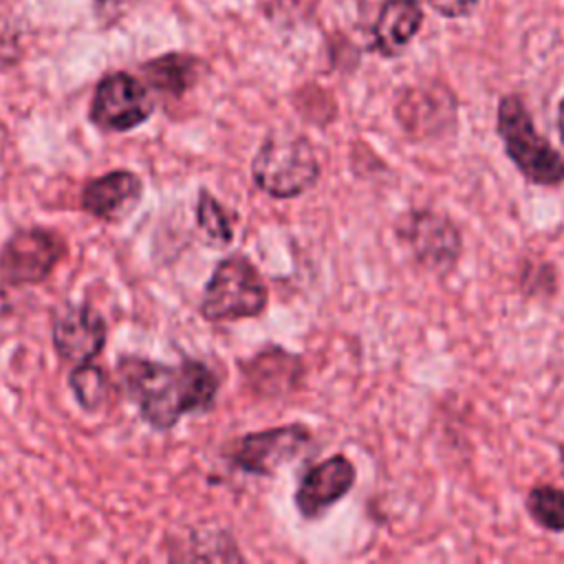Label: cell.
<instances>
[{"label": "cell", "instance_id": "obj_1", "mask_svg": "<svg viewBox=\"0 0 564 564\" xmlns=\"http://www.w3.org/2000/svg\"><path fill=\"white\" fill-rule=\"evenodd\" d=\"M117 372L141 416L159 430L174 427L183 414L209 408L218 392L216 375L194 359L165 366L141 357H123Z\"/></svg>", "mask_w": 564, "mask_h": 564}, {"label": "cell", "instance_id": "obj_2", "mask_svg": "<svg viewBox=\"0 0 564 564\" xmlns=\"http://www.w3.org/2000/svg\"><path fill=\"white\" fill-rule=\"evenodd\" d=\"M498 134L513 165L535 185L564 183V156L535 130L533 119L518 95H505L498 104Z\"/></svg>", "mask_w": 564, "mask_h": 564}, {"label": "cell", "instance_id": "obj_3", "mask_svg": "<svg viewBox=\"0 0 564 564\" xmlns=\"http://www.w3.org/2000/svg\"><path fill=\"white\" fill-rule=\"evenodd\" d=\"M251 176L269 196L295 198L315 185L319 163L304 137L271 134L253 156Z\"/></svg>", "mask_w": 564, "mask_h": 564}, {"label": "cell", "instance_id": "obj_4", "mask_svg": "<svg viewBox=\"0 0 564 564\" xmlns=\"http://www.w3.org/2000/svg\"><path fill=\"white\" fill-rule=\"evenodd\" d=\"M267 306V286L256 267L242 256H229L214 269L200 302L209 322L256 317Z\"/></svg>", "mask_w": 564, "mask_h": 564}, {"label": "cell", "instance_id": "obj_5", "mask_svg": "<svg viewBox=\"0 0 564 564\" xmlns=\"http://www.w3.org/2000/svg\"><path fill=\"white\" fill-rule=\"evenodd\" d=\"M154 110L148 88L130 73L106 75L93 95L90 119L112 132H126L143 123Z\"/></svg>", "mask_w": 564, "mask_h": 564}, {"label": "cell", "instance_id": "obj_6", "mask_svg": "<svg viewBox=\"0 0 564 564\" xmlns=\"http://www.w3.org/2000/svg\"><path fill=\"white\" fill-rule=\"evenodd\" d=\"M64 240L48 229H22L13 234L0 253V273L7 284H37L59 262Z\"/></svg>", "mask_w": 564, "mask_h": 564}, {"label": "cell", "instance_id": "obj_7", "mask_svg": "<svg viewBox=\"0 0 564 564\" xmlns=\"http://www.w3.org/2000/svg\"><path fill=\"white\" fill-rule=\"evenodd\" d=\"M311 443V432L295 423L242 436L231 449V463L249 474L269 476L293 460Z\"/></svg>", "mask_w": 564, "mask_h": 564}, {"label": "cell", "instance_id": "obj_8", "mask_svg": "<svg viewBox=\"0 0 564 564\" xmlns=\"http://www.w3.org/2000/svg\"><path fill=\"white\" fill-rule=\"evenodd\" d=\"M399 234L414 251L419 264L434 273L449 271L460 256V234L447 216L427 209L412 212Z\"/></svg>", "mask_w": 564, "mask_h": 564}, {"label": "cell", "instance_id": "obj_9", "mask_svg": "<svg viewBox=\"0 0 564 564\" xmlns=\"http://www.w3.org/2000/svg\"><path fill=\"white\" fill-rule=\"evenodd\" d=\"M355 485L352 463L337 454L313 465L300 480L295 505L304 518H317L330 505L341 500Z\"/></svg>", "mask_w": 564, "mask_h": 564}, {"label": "cell", "instance_id": "obj_10", "mask_svg": "<svg viewBox=\"0 0 564 564\" xmlns=\"http://www.w3.org/2000/svg\"><path fill=\"white\" fill-rule=\"evenodd\" d=\"M106 344V322L104 317L82 304L64 308L53 324V346L57 355L66 361L84 364L101 352Z\"/></svg>", "mask_w": 564, "mask_h": 564}, {"label": "cell", "instance_id": "obj_11", "mask_svg": "<svg viewBox=\"0 0 564 564\" xmlns=\"http://www.w3.org/2000/svg\"><path fill=\"white\" fill-rule=\"evenodd\" d=\"M141 194V178L128 170H117L86 183L82 207L99 220H119L139 205Z\"/></svg>", "mask_w": 564, "mask_h": 564}, {"label": "cell", "instance_id": "obj_12", "mask_svg": "<svg viewBox=\"0 0 564 564\" xmlns=\"http://www.w3.org/2000/svg\"><path fill=\"white\" fill-rule=\"evenodd\" d=\"M423 24L421 0H386L372 24L370 48L381 57H399Z\"/></svg>", "mask_w": 564, "mask_h": 564}, {"label": "cell", "instance_id": "obj_13", "mask_svg": "<svg viewBox=\"0 0 564 564\" xmlns=\"http://www.w3.org/2000/svg\"><path fill=\"white\" fill-rule=\"evenodd\" d=\"M148 82L170 95H183L198 82L200 59L185 53H167L143 64Z\"/></svg>", "mask_w": 564, "mask_h": 564}, {"label": "cell", "instance_id": "obj_14", "mask_svg": "<svg viewBox=\"0 0 564 564\" xmlns=\"http://www.w3.org/2000/svg\"><path fill=\"white\" fill-rule=\"evenodd\" d=\"M300 372L297 359L286 355L284 350H267L260 357L251 361V368L247 370L253 388L260 392L264 390L269 377H273V394L280 390H286L293 383V375Z\"/></svg>", "mask_w": 564, "mask_h": 564}, {"label": "cell", "instance_id": "obj_15", "mask_svg": "<svg viewBox=\"0 0 564 564\" xmlns=\"http://www.w3.org/2000/svg\"><path fill=\"white\" fill-rule=\"evenodd\" d=\"M529 516L549 531H564V491L553 485H538L527 496Z\"/></svg>", "mask_w": 564, "mask_h": 564}, {"label": "cell", "instance_id": "obj_16", "mask_svg": "<svg viewBox=\"0 0 564 564\" xmlns=\"http://www.w3.org/2000/svg\"><path fill=\"white\" fill-rule=\"evenodd\" d=\"M68 386L77 399V403L86 410H97L104 399L108 397V377L99 366H93L88 361L79 364L70 377Z\"/></svg>", "mask_w": 564, "mask_h": 564}, {"label": "cell", "instance_id": "obj_17", "mask_svg": "<svg viewBox=\"0 0 564 564\" xmlns=\"http://www.w3.org/2000/svg\"><path fill=\"white\" fill-rule=\"evenodd\" d=\"M196 223L200 227V231L205 234V238L209 242L216 245H225L231 240L234 231H231V220L227 216V212L223 209V205L207 192L203 189L198 194V203H196Z\"/></svg>", "mask_w": 564, "mask_h": 564}, {"label": "cell", "instance_id": "obj_18", "mask_svg": "<svg viewBox=\"0 0 564 564\" xmlns=\"http://www.w3.org/2000/svg\"><path fill=\"white\" fill-rule=\"evenodd\" d=\"M480 0H427V4L443 18H467L476 11Z\"/></svg>", "mask_w": 564, "mask_h": 564}, {"label": "cell", "instance_id": "obj_19", "mask_svg": "<svg viewBox=\"0 0 564 564\" xmlns=\"http://www.w3.org/2000/svg\"><path fill=\"white\" fill-rule=\"evenodd\" d=\"M132 0H95V9L101 18H110L117 20L121 18V13L126 11V7H130Z\"/></svg>", "mask_w": 564, "mask_h": 564}, {"label": "cell", "instance_id": "obj_20", "mask_svg": "<svg viewBox=\"0 0 564 564\" xmlns=\"http://www.w3.org/2000/svg\"><path fill=\"white\" fill-rule=\"evenodd\" d=\"M557 130H560V137L564 141V99L560 101V110H557Z\"/></svg>", "mask_w": 564, "mask_h": 564}]
</instances>
